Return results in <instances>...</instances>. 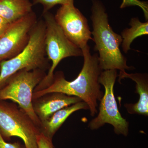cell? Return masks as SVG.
I'll return each instance as SVG.
<instances>
[{"label":"cell","mask_w":148,"mask_h":148,"mask_svg":"<svg viewBox=\"0 0 148 148\" xmlns=\"http://www.w3.org/2000/svg\"><path fill=\"white\" fill-rule=\"evenodd\" d=\"M119 82L122 79L129 78L136 83L135 92L139 95V100L137 103L125 104L127 112L130 114H138L148 116V78L146 73L128 74L125 71L120 72Z\"/></svg>","instance_id":"11"},{"label":"cell","mask_w":148,"mask_h":148,"mask_svg":"<svg viewBox=\"0 0 148 148\" xmlns=\"http://www.w3.org/2000/svg\"><path fill=\"white\" fill-rule=\"evenodd\" d=\"M30 0H0V16L12 24L33 11Z\"/></svg>","instance_id":"13"},{"label":"cell","mask_w":148,"mask_h":148,"mask_svg":"<svg viewBox=\"0 0 148 148\" xmlns=\"http://www.w3.org/2000/svg\"><path fill=\"white\" fill-rule=\"evenodd\" d=\"M23 148H25V147H23Z\"/></svg>","instance_id":"20"},{"label":"cell","mask_w":148,"mask_h":148,"mask_svg":"<svg viewBox=\"0 0 148 148\" xmlns=\"http://www.w3.org/2000/svg\"><path fill=\"white\" fill-rule=\"evenodd\" d=\"M10 25V24L0 16V37L7 31Z\"/></svg>","instance_id":"19"},{"label":"cell","mask_w":148,"mask_h":148,"mask_svg":"<svg viewBox=\"0 0 148 148\" xmlns=\"http://www.w3.org/2000/svg\"><path fill=\"white\" fill-rule=\"evenodd\" d=\"M23 147L18 142L7 143L0 135V148H23Z\"/></svg>","instance_id":"18"},{"label":"cell","mask_w":148,"mask_h":148,"mask_svg":"<svg viewBox=\"0 0 148 148\" xmlns=\"http://www.w3.org/2000/svg\"><path fill=\"white\" fill-rule=\"evenodd\" d=\"M45 75L42 69L21 70L11 76L0 89V101L10 100L17 104L39 128L41 122L33 108V94Z\"/></svg>","instance_id":"5"},{"label":"cell","mask_w":148,"mask_h":148,"mask_svg":"<svg viewBox=\"0 0 148 148\" xmlns=\"http://www.w3.org/2000/svg\"><path fill=\"white\" fill-rule=\"evenodd\" d=\"M40 128L15 103L0 101V135L5 140L17 137L23 140L25 148H38Z\"/></svg>","instance_id":"7"},{"label":"cell","mask_w":148,"mask_h":148,"mask_svg":"<svg viewBox=\"0 0 148 148\" xmlns=\"http://www.w3.org/2000/svg\"><path fill=\"white\" fill-rule=\"evenodd\" d=\"M54 18L67 38L81 49L92 40L87 19L74 3L61 5Z\"/></svg>","instance_id":"8"},{"label":"cell","mask_w":148,"mask_h":148,"mask_svg":"<svg viewBox=\"0 0 148 148\" xmlns=\"http://www.w3.org/2000/svg\"><path fill=\"white\" fill-rule=\"evenodd\" d=\"M117 70L103 71L99 78V82L105 88V92L100 101L98 116L88 123L91 130L100 128L106 123L114 127L117 135L127 136L129 132V122L120 112L114 92V85L117 77Z\"/></svg>","instance_id":"6"},{"label":"cell","mask_w":148,"mask_h":148,"mask_svg":"<svg viewBox=\"0 0 148 148\" xmlns=\"http://www.w3.org/2000/svg\"><path fill=\"white\" fill-rule=\"evenodd\" d=\"M131 28H127L122 32V47L124 53L130 49V45L135 39L148 34V22H142L138 18H133L130 23Z\"/></svg>","instance_id":"14"},{"label":"cell","mask_w":148,"mask_h":148,"mask_svg":"<svg viewBox=\"0 0 148 148\" xmlns=\"http://www.w3.org/2000/svg\"><path fill=\"white\" fill-rule=\"evenodd\" d=\"M137 5L143 9L146 15L147 14L148 6L146 3L140 1L139 0H123L121 8H123L130 6Z\"/></svg>","instance_id":"16"},{"label":"cell","mask_w":148,"mask_h":148,"mask_svg":"<svg viewBox=\"0 0 148 148\" xmlns=\"http://www.w3.org/2000/svg\"><path fill=\"white\" fill-rule=\"evenodd\" d=\"M34 5H42L43 7L42 14L49 12L51 8L57 5H61L74 3V0H31Z\"/></svg>","instance_id":"15"},{"label":"cell","mask_w":148,"mask_h":148,"mask_svg":"<svg viewBox=\"0 0 148 148\" xmlns=\"http://www.w3.org/2000/svg\"><path fill=\"white\" fill-rule=\"evenodd\" d=\"M82 50L84 61L76 78L69 81L65 78L63 72H56L48 86L34 92L33 101L48 93L61 92L81 99L88 106L90 115H95L98 112V102L101 101L104 95L99 82V76L103 71L99 64L98 54H91L88 45Z\"/></svg>","instance_id":"1"},{"label":"cell","mask_w":148,"mask_h":148,"mask_svg":"<svg viewBox=\"0 0 148 148\" xmlns=\"http://www.w3.org/2000/svg\"><path fill=\"white\" fill-rule=\"evenodd\" d=\"M38 148H53L52 140L40 133L37 137Z\"/></svg>","instance_id":"17"},{"label":"cell","mask_w":148,"mask_h":148,"mask_svg":"<svg viewBox=\"0 0 148 148\" xmlns=\"http://www.w3.org/2000/svg\"><path fill=\"white\" fill-rule=\"evenodd\" d=\"M75 96L61 93H48L33 101V108L41 122L48 119L61 109L82 101Z\"/></svg>","instance_id":"10"},{"label":"cell","mask_w":148,"mask_h":148,"mask_svg":"<svg viewBox=\"0 0 148 148\" xmlns=\"http://www.w3.org/2000/svg\"><path fill=\"white\" fill-rule=\"evenodd\" d=\"M43 15L45 25L46 54L52 64L47 74L35 88L34 92L42 90L51 84L56 68L62 60L68 57L83 56L82 50L64 34L56 21L54 16L49 12L43 14Z\"/></svg>","instance_id":"4"},{"label":"cell","mask_w":148,"mask_h":148,"mask_svg":"<svg viewBox=\"0 0 148 148\" xmlns=\"http://www.w3.org/2000/svg\"><path fill=\"white\" fill-rule=\"evenodd\" d=\"M91 19V34L95 43V50L99 52V64L103 71L119 70L120 72L133 70L127 64L120 46L122 42L121 36L114 32L109 23L106 8L99 0H92Z\"/></svg>","instance_id":"2"},{"label":"cell","mask_w":148,"mask_h":148,"mask_svg":"<svg viewBox=\"0 0 148 148\" xmlns=\"http://www.w3.org/2000/svg\"><path fill=\"white\" fill-rule=\"evenodd\" d=\"M81 110H89L86 103L80 101L57 111L44 121L41 122L40 133L52 140L53 136L72 114Z\"/></svg>","instance_id":"12"},{"label":"cell","mask_w":148,"mask_h":148,"mask_svg":"<svg viewBox=\"0 0 148 148\" xmlns=\"http://www.w3.org/2000/svg\"><path fill=\"white\" fill-rule=\"evenodd\" d=\"M44 21L37 22L30 34L29 42L14 57L0 62V89L11 76L21 70H44L47 66L45 45Z\"/></svg>","instance_id":"3"},{"label":"cell","mask_w":148,"mask_h":148,"mask_svg":"<svg viewBox=\"0 0 148 148\" xmlns=\"http://www.w3.org/2000/svg\"><path fill=\"white\" fill-rule=\"evenodd\" d=\"M37 22L36 15L32 11L11 24L0 37V62L14 57L25 48L31 31Z\"/></svg>","instance_id":"9"}]
</instances>
